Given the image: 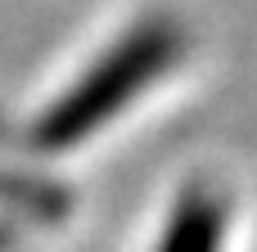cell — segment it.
<instances>
[{"label":"cell","instance_id":"6da1fadb","mask_svg":"<svg viewBox=\"0 0 257 252\" xmlns=\"http://www.w3.org/2000/svg\"><path fill=\"white\" fill-rule=\"evenodd\" d=\"M172 32L167 27H140L131 32L104 63H95L81 86L59 99L45 122H41V144H72L81 135H90L104 117H113L131 95H140L172 59Z\"/></svg>","mask_w":257,"mask_h":252},{"label":"cell","instance_id":"7a4b0ae2","mask_svg":"<svg viewBox=\"0 0 257 252\" xmlns=\"http://www.w3.org/2000/svg\"><path fill=\"white\" fill-rule=\"evenodd\" d=\"M221 234H226V207L212 194L190 189L176 203L158 252H221Z\"/></svg>","mask_w":257,"mask_h":252}]
</instances>
